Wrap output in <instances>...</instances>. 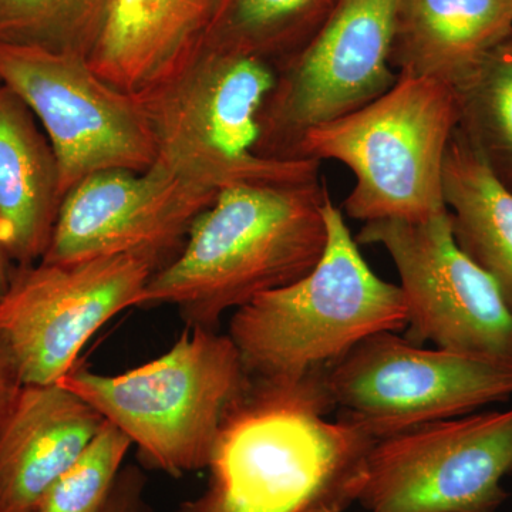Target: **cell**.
<instances>
[{
    "label": "cell",
    "instance_id": "ffe728a7",
    "mask_svg": "<svg viewBox=\"0 0 512 512\" xmlns=\"http://www.w3.org/2000/svg\"><path fill=\"white\" fill-rule=\"evenodd\" d=\"M454 90L457 127L512 191V37Z\"/></svg>",
    "mask_w": 512,
    "mask_h": 512
},
{
    "label": "cell",
    "instance_id": "e0dca14e",
    "mask_svg": "<svg viewBox=\"0 0 512 512\" xmlns=\"http://www.w3.org/2000/svg\"><path fill=\"white\" fill-rule=\"evenodd\" d=\"M511 37L512 0H400L392 66L456 89Z\"/></svg>",
    "mask_w": 512,
    "mask_h": 512
},
{
    "label": "cell",
    "instance_id": "9c48e42d",
    "mask_svg": "<svg viewBox=\"0 0 512 512\" xmlns=\"http://www.w3.org/2000/svg\"><path fill=\"white\" fill-rule=\"evenodd\" d=\"M153 252L100 256L72 264L16 266L0 298V342L23 384H53L109 320L137 308L151 276L168 264Z\"/></svg>",
    "mask_w": 512,
    "mask_h": 512
},
{
    "label": "cell",
    "instance_id": "8fae6325",
    "mask_svg": "<svg viewBox=\"0 0 512 512\" xmlns=\"http://www.w3.org/2000/svg\"><path fill=\"white\" fill-rule=\"evenodd\" d=\"M512 473V409L431 421L377 440L357 504L366 512H497Z\"/></svg>",
    "mask_w": 512,
    "mask_h": 512
},
{
    "label": "cell",
    "instance_id": "2e32d148",
    "mask_svg": "<svg viewBox=\"0 0 512 512\" xmlns=\"http://www.w3.org/2000/svg\"><path fill=\"white\" fill-rule=\"evenodd\" d=\"M37 123L0 83V247L15 266L42 261L63 201L55 153Z\"/></svg>",
    "mask_w": 512,
    "mask_h": 512
},
{
    "label": "cell",
    "instance_id": "6da1fadb",
    "mask_svg": "<svg viewBox=\"0 0 512 512\" xmlns=\"http://www.w3.org/2000/svg\"><path fill=\"white\" fill-rule=\"evenodd\" d=\"M325 372L251 379L222 424L207 488L177 512H343L355 504L377 440L326 419Z\"/></svg>",
    "mask_w": 512,
    "mask_h": 512
},
{
    "label": "cell",
    "instance_id": "44dd1931",
    "mask_svg": "<svg viewBox=\"0 0 512 512\" xmlns=\"http://www.w3.org/2000/svg\"><path fill=\"white\" fill-rule=\"evenodd\" d=\"M107 0H0V42L86 57Z\"/></svg>",
    "mask_w": 512,
    "mask_h": 512
},
{
    "label": "cell",
    "instance_id": "7402d4cb",
    "mask_svg": "<svg viewBox=\"0 0 512 512\" xmlns=\"http://www.w3.org/2000/svg\"><path fill=\"white\" fill-rule=\"evenodd\" d=\"M131 446L126 434L104 420L89 446L50 485L33 512H101Z\"/></svg>",
    "mask_w": 512,
    "mask_h": 512
},
{
    "label": "cell",
    "instance_id": "4fadbf2b",
    "mask_svg": "<svg viewBox=\"0 0 512 512\" xmlns=\"http://www.w3.org/2000/svg\"><path fill=\"white\" fill-rule=\"evenodd\" d=\"M217 195L157 163L144 171L89 175L64 195L40 262L72 264L128 252L171 261Z\"/></svg>",
    "mask_w": 512,
    "mask_h": 512
},
{
    "label": "cell",
    "instance_id": "9a60e30c",
    "mask_svg": "<svg viewBox=\"0 0 512 512\" xmlns=\"http://www.w3.org/2000/svg\"><path fill=\"white\" fill-rule=\"evenodd\" d=\"M103 423L62 384H23L0 424V512L35 511Z\"/></svg>",
    "mask_w": 512,
    "mask_h": 512
},
{
    "label": "cell",
    "instance_id": "3957f363",
    "mask_svg": "<svg viewBox=\"0 0 512 512\" xmlns=\"http://www.w3.org/2000/svg\"><path fill=\"white\" fill-rule=\"evenodd\" d=\"M323 215L328 244L312 271L232 315L228 335L251 379L296 382L375 333L406 329L402 289L367 265L330 194Z\"/></svg>",
    "mask_w": 512,
    "mask_h": 512
},
{
    "label": "cell",
    "instance_id": "7a4b0ae2",
    "mask_svg": "<svg viewBox=\"0 0 512 512\" xmlns=\"http://www.w3.org/2000/svg\"><path fill=\"white\" fill-rule=\"evenodd\" d=\"M328 195L322 180L224 188L151 276L137 308L175 306L187 326L215 329L225 312L293 284L325 252Z\"/></svg>",
    "mask_w": 512,
    "mask_h": 512
},
{
    "label": "cell",
    "instance_id": "cb8c5ba5",
    "mask_svg": "<svg viewBox=\"0 0 512 512\" xmlns=\"http://www.w3.org/2000/svg\"><path fill=\"white\" fill-rule=\"evenodd\" d=\"M23 383L8 349L0 342V424L8 416Z\"/></svg>",
    "mask_w": 512,
    "mask_h": 512
},
{
    "label": "cell",
    "instance_id": "277c9868",
    "mask_svg": "<svg viewBox=\"0 0 512 512\" xmlns=\"http://www.w3.org/2000/svg\"><path fill=\"white\" fill-rule=\"evenodd\" d=\"M275 64L207 45L180 73L137 97L156 163L207 190L322 180L318 160L259 156V113Z\"/></svg>",
    "mask_w": 512,
    "mask_h": 512
},
{
    "label": "cell",
    "instance_id": "603a6c76",
    "mask_svg": "<svg viewBox=\"0 0 512 512\" xmlns=\"http://www.w3.org/2000/svg\"><path fill=\"white\" fill-rule=\"evenodd\" d=\"M146 478L138 468H123L101 512H153L146 500Z\"/></svg>",
    "mask_w": 512,
    "mask_h": 512
},
{
    "label": "cell",
    "instance_id": "5bb4252c",
    "mask_svg": "<svg viewBox=\"0 0 512 512\" xmlns=\"http://www.w3.org/2000/svg\"><path fill=\"white\" fill-rule=\"evenodd\" d=\"M221 0H107L86 60L137 97L184 70L207 46Z\"/></svg>",
    "mask_w": 512,
    "mask_h": 512
},
{
    "label": "cell",
    "instance_id": "d4e9b609",
    "mask_svg": "<svg viewBox=\"0 0 512 512\" xmlns=\"http://www.w3.org/2000/svg\"><path fill=\"white\" fill-rule=\"evenodd\" d=\"M16 266L12 264L9 256L5 254L2 247H0V298L3 293L9 288L10 279H12L13 271Z\"/></svg>",
    "mask_w": 512,
    "mask_h": 512
},
{
    "label": "cell",
    "instance_id": "d6986e66",
    "mask_svg": "<svg viewBox=\"0 0 512 512\" xmlns=\"http://www.w3.org/2000/svg\"><path fill=\"white\" fill-rule=\"evenodd\" d=\"M338 0H221L207 45L275 64L298 53Z\"/></svg>",
    "mask_w": 512,
    "mask_h": 512
},
{
    "label": "cell",
    "instance_id": "ba28073f",
    "mask_svg": "<svg viewBox=\"0 0 512 512\" xmlns=\"http://www.w3.org/2000/svg\"><path fill=\"white\" fill-rule=\"evenodd\" d=\"M400 0H338L318 32L278 67L259 113V156L301 160L312 128L362 109L399 79L392 66Z\"/></svg>",
    "mask_w": 512,
    "mask_h": 512
},
{
    "label": "cell",
    "instance_id": "52a82bcc",
    "mask_svg": "<svg viewBox=\"0 0 512 512\" xmlns=\"http://www.w3.org/2000/svg\"><path fill=\"white\" fill-rule=\"evenodd\" d=\"M323 383L338 419L382 440L504 402L512 396V363L379 332L330 365Z\"/></svg>",
    "mask_w": 512,
    "mask_h": 512
},
{
    "label": "cell",
    "instance_id": "30bf717a",
    "mask_svg": "<svg viewBox=\"0 0 512 512\" xmlns=\"http://www.w3.org/2000/svg\"><path fill=\"white\" fill-rule=\"evenodd\" d=\"M0 83L42 124L63 198L89 175L144 171L156 163L140 104L97 76L86 57L0 42Z\"/></svg>",
    "mask_w": 512,
    "mask_h": 512
},
{
    "label": "cell",
    "instance_id": "5b68a950",
    "mask_svg": "<svg viewBox=\"0 0 512 512\" xmlns=\"http://www.w3.org/2000/svg\"><path fill=\"white\" fill-rule=\"evenodd\" d=\"M57 383L126 434L146 466L181 477L208 467L225 417L251 377L229 335L188 326L151 362L120 375L76 366Z\"/></svg>",
    "mask_w": 512,
    "mask_h": 512
},
{
    "label": "cell",
    "instance_id": "7c38bea8",
    "mask_svg": "<svg viewBox=\"0 0 512 512\" xmlns=\"http://www.w3.org/2000/svg\"><path fill=\"white\" fill-rule=\"evenodd\" d=\"M359 245H380L400 276L406 339L512 363V308L500 286L454 239L448 211L424 221L366 222Z\"/></svg>",
    "mask_w": 512,
    "mask_h": 512
},
{
    "label": "cell",
    "instance_id": "8992f818",
    "mask_svg": "<svg viewBox=\"0 0 512 512\" xmlns=\"http://www.w3.org/2000/svg\"><path fill=\"white\" fill-rule=\"evenodd\" d=\"M458 126L456 90L427 77L399 74L379 99L312 128L301 160L338 161L355 177L343 210L363 222L424 221L447 211L443 165Z\"/></svg>",
    "mask_w": 512,
    "mask_h": 512
},
{
    "label": "cell",
    "instance_id": "ac0fdd59",
    "mask_svg": "<svg viewBox=\"0 0 512 512\" xmlns=\"http://www.w3.org/2000/svg\"><path fill=\"white\" fill-rule=\"evenodd\" d=\"M443 198L458 247L512 308V191L458 127L444 157Z\"/></svg>",
    "mask_w": 512,
    "mask_h": 512
}]
</instances>
